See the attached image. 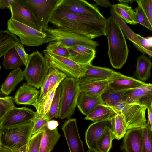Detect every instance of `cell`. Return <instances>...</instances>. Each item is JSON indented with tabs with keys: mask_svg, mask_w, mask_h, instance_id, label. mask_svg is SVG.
<instances>
[{
	"mask_svg": "<svg viewBox=\"0 0 152 152\" xmlns=\"http://www.w3.org/2000/svg\"><path fill=\"white\" fill-rule=\"evenodd\" d=\"M107 19L74 14L59 6L54 10L49 22L58 28L68 30L92 39L105 36Z\"/></svg>",
	"mask_w": 152,
	"mask_h": 152,
	"instance_id": "6da1fadb",
	"label": "cell"
},
{
	"mask_svg": "<svg viewBox=\"0 0 152 152\" xmlns=\"http://www.w3.org/2000/svg\"><path fill=\"white\" fill-rule=\"evenodd\" d=\"M105 33L110 64L113 68L120 69L127 60L129 50L123 31L111 15L107 19Z\"/></svg>",
	"mask_w": 152,
	"mask_h": 152,
	"instance_id": "7a4b0ae2",
	"label": "cell"
},
{
	"mask_svg": "<svg viewBox=\"0 0 152 152\" xmlns=\"http://www.w3.org/2000/svg\"><path fill=\"white\" fill-rule=\"evenodd\" d=\"M60 98L58 118L70 119L77 106L80 93L79 79L66 77L59 86Z\"/></svg>",
	"mask_w": 152,
	"mask_h": 152,
	"instance_id": "3957f363",
	"label": "cell"
},
{
	"mask_svg": "<svg viewBox=\"0 0 152 152\" xmlns=\"http://www.w3.org/2000/svg\"><path fill=\"white\" fill-rule=\"evenodd\" d=\"M32 120L22 124L0 127V145L11 149L27 145L31 137Z\"/></svg>",
	"mask_w": 152,
	"mask_h": 152,
	"instance_id": "277c9868",
	"label": "cell"
},
{
	"mask_svg": "<svg viewBox=\"0 0 152 152\" xmlns=\"http://www.w3.org/2000/svg\"><path fill=\"white\" fill-rule=\"evenodd\" d=\"M50 68L44 56L39 51L29 54L28 63L23 71L26 83L39 89L43 84Z\"/></svg>",
	"mask_w": 152,
	"mask_h": 152,
	"instance_id": "5b68a950",
	"label": "cell"
},
{
	"mask_svg": "<svg viewBox=\"0 0 152 152\" xmlns=\"http://www.w3.org/2000/svg\"><path fill=\"white\" fill-rule=\"evenodd\" d=\"M111 107L123 118L126 125L127 130L143 128L145 126L146 124V107L121 101Z\"/></svg>",
	"mask_w": 152,
	"mask_h": 152,
	"instance_id": "8992f818",
	"label": "cell"
},
{
	"mask_svg": "<svg viewBox=\"0 0 152 152\" xmlns=\"http://www.w3.org/2000/svg\"><path fill=\"white\" fill-rule=\"evenodd\" d=\"M30 10L43 31L48 27L51 16L59 6L61 0H18Z\"/></svg>",
	"mask_w": 152,
	"mask_h": 152,
	"instance_id": "52a82bcc",
	"label": "cell"
},
{
	"mask_svg": "<svg viewBox=\"0 0 152 152\" xmlns=\"http://www.w3.org/2000/svg\"><path fill=\"white\" fill-rule=\"evenodd\" d=\"M7 29L18 36L20 43L28 46H39L45 43L47 35L30 26L11 19L7 23Z\"/></svg>",
	"mask_w": 152,
	"mask_h": 152,
	"instance_id": "ba28073f",
	"label": "cell"
},
{
	"mask_svg": "<svg viewBox=\"0 0 152 152\" xmlns=\"http://www.w3.org/2000/svg\"><path fill=\"white\" fill-rule=\"evenodd\" d=\"M43 31L47 35L44 43L59 40L68 47L77 45H90L96 48L99 45L96 41L66 29L48 27Z\"/></svg>",
	"mask_w": 152,
	"mask_h": 152,
	"instance_id": "9c48e42d",
	"label": "cell"
},
{
	"mask_svg": "<svg viewBox=\"0 0 152 152\" xmlns=\"http://www.w3.org/2000/svg\"><path fill=\"white\" fill-rule=\"evenodd\" d=\"M45 58L50 67L56 68L68 77L79 79L84 75L86 69L69 58L43 51Z\"/></svg>",
	"mask_w": 152,
	"mask_h": 152,
	"instance_id": "30bf717a",
	"label": "cell"
},
{
	"mask_svg": "<svg viewBox=\"0 0 152 152\" xmlns=\"http://www.w3.org/2000/svg\"><path fill=\"white\" fill-rule=\"evenodd\" d=\"M59 6L65 11L80 15L95 18L104 17L97 7L84 0H61Z\"/></svg>",
	"mask_w": 152,
	"mask_h": 152,
	"instance_id": "8fae6325",
	"label": "cell"
},
{
	"mask_svg": "<svg viewBox=\"0 0 152 152\" xmlns=\"http://www.w3.org/2000/svg\"><path fill=\"white\" fill-rule=\"evenodd\" d=\"M122 101L145 107L147 109L152 104V84L147 83L139 87L127 90Z\"/></svg>",
	"mask_w": 152,
	"mask_h": 152,
	"instance_id": "7c38bea8",
	"label": "cell"
},
{
	"mask_svg": "<svg viewBox=\"0 0 152 152\" xmlns=\"http://www.w3.org/2000/svg\"><path fill=\"white\" fill-rule=\"evenodd\" d=\"M36 112L26 107H14L9 110L0 118V127L15 125L32 120Z\"/></svg>",
	"mask_w": 152,
	"mask_h": 152,
	"instance_id": "4fadbf2b",
	"label": "cell"
},
{
	"mask_svg": "<svg viewBox=\"0 0 152 152\" xmlns=\"http://www.w3.org/2000/svg\"><path fill=\"white\" fill-rule=\"evenodd\" d=\"M62 129L70 152H85L83 142L79 134L75 118L69 119L64 124Z\"/></svg>",
	"mask_w": 152,
	"mask_h": 152,
	"instance_id": "5bb4252c",
	"label": "cell"
},
{
	"mask_svg": "<svg viewBox=\"0 0 152 152\" xmlns=\"http://www.w3.org/2000/svg\"><path fill=\"white\" fill-rule=\"evenodd\" d=\"M10 10L11 19L40 31H43L31 12L20 3L18 0H13Z\"/></svg>",
	"mask_w": 152,
	"mask_h": 152,
	"instance_id": "9a60e30c",
	"label": "cell"
},
{
	"mask_svg": "<svg viewBox=\"0 0 152 152\" xmlns=\"http://www.w3.org/2000/svg\"><path fill=\"white\" fill-rule=\"evenodd\" d=\"M109 129L112 130L111 118L97 121L90 124L85 133L86 143L88 148L97 150V141Z\"/></svg>",
	"mask_w": 152,
	"mask_h": 152,
	"instance_id": "2e32d148",
	"label": "cell"
},
{
	"mask_svg": "<svg viewBox=\"0 0 152 152\" xmlns=\"http://www.w3.org/2000/svg\"><path fill=\"white\" fill-rule=\"evenodd\" d=\"M86 69L79 81L89 80L110 81L121 75L122 74L110 69L95 66L91 64L83 65Z\"/></svg>",
	"mask_w": 152,
	"mask_h": 152,
	"instance_id": "e0dca14e",
	"label": "cell"
},
{
	"mask_svg": "<svg viewBox=\"0 0 152 152\" xmlns=\"http://www.w3.org/2000/svg\"><path fill=\"white\" fill-rule=\"evenodd\" d=\"M69 58L83 66L91 64L96 57L95 48L92 46L77 45L68 47Z\"/></svg>",
	"mask_w": 152,
	"mask_h": 152,
	"instance_id": "ac0fdd59",
	"label": "cell"
},
{
	"mask_svg": "<svg viewBox=\"0 0 152 152\" xmlns=\"http://www.w3.org/2000/svg\"><path fill=\"white\" fill-rule=\"evenodd\" d=\"M122 148L125 152H143V128L127 130Z\"/></svg>",
	"mask_w": 152,
	"mask_h": 152,
	"instance_id": "d6986e66",
	"label": "cell"
},
{
	"mask_svg": "<svg viewBox=\"0 0 152 152\" xmlns=\"http://www.w3.org/2000/svg\"><path fill=\"white\" fill-rule=\"evenodd\" d=\"M27 83H23L17 90L14 96L15 102L18 104L31 105L37 103L40 91Z\"/></svg>",
	"mask_w": 152,
	"mask_h": 152,
	"instance_id": "ffe728a7",
	"label": "cell"
},
{
	"mask_svg": "<svg viewBox=\"0 0 152 152\" xmlns=\"http://www.w3.org/2000/svg\"><path fill=\"white\" fill-rule=\"evenodd\" d=\"M104 104L101 96L91 95L80 92L78 97L77 106L84 115L87 116L98 106Z\"/></svg>",
	"mask_w": 152,
	"mask_h": 152,
	"instance_id": "44dd1931",
	"label": "cell"
},
{
	"mask_svg": "<svg viewBox=\"0 0 152 152\" xmlns=\"http://www.w3.org/2000/svg\"><path fill=\"white\" fill-rule=\"evenodd\" d=\"M146 83L122 74L109 81V88L118 91L128 90L141 86Z\"/></svg>",
	"mask_w": 152,
	"mask_h": 152,
	"instance_id": "7402d4cb",
	"label": "cell"
},
{
	"mask_svg": "<svg viewBox=\"0 0 152 152\" xmlns=\"http://www.w3.org/2000/svg\"><path fill=\"white\" fill-rule=\"evenodd\" d=\"M24 77L23 72L20 67L12 71L2 84L1 92L6 95H9Z\"/></svg>",
	"mask_w": 152,
	"mask_h": 152,
	"instance_id": "603a6c76",
	"label": "cell"
},
{
	"mask_svg": "<svg viewBox=\"0 0 152 152\" xmlns=\"http://www.w3.org/2000/svg\"><path fill=\"white\" fill-rule=\"evenodd\" d=\"M108 80H89L79 81L80 92L91 95H100L109 87Z\"/></svg>",
	"mask_w": 152,
	"mask_h": 152,
	"instance_id": "cb8c5ba5",
	"label": "cell"
},
{
	"mask_svg": "<svg viewBox=\"0 0 152 152\" xmlns=\"http://www.w3.org/2000/svg\"><path fill=\"white\" fill-rule=\"evenodd\" d=\"M152 62L149 58L144 54L139 56L137 60L134 75L137 80L144 82L151 76Z\"/></svg>",
	"mask_w": 152,
	"mask_h": 152,
	"instance_id": "d4e9b609",
	"label": "cell"
},
{
	"mask_svg": "<svg viewBox=\"0 0 152 152\" xmlns=\"http://www.w3.org/2000/svg\"><path fill=\"white\" fill-rule=\"evenodd\" d=\"M61 137L57 128L50 130L46 127L43 131L40 152H50Z\"/></svg>",
	"mask_w": 152,
	"mask_h": 152,
	"instance_id": "484cf974",
	"label": "cell"
},
{
	"mask_svg": "<svg viewBox=\"0 0 152 152\" xmlns=\"http://www.w3.org/2000/svg\"><path fill=\"white\" fill-rule=\"evenodd\" d=\"M20 40L8 30L0 31V57L20 43Z\"/></svg>",
	"mask_w": 152,
	"mask_h": 152,
	"instance_id": "4316f807",
	"label": "cell"
},
{
	"mask_svg": "<svg viewBox=\"0 0 152 152\" xmlns=\"http://www.w3.org/2000/svg\"><path fill=\"white\" fill-rule=\"evenodd\" d=\"M117 114L111 107L104 104L98 106L84 118L93 121L111 118Z\"/></svg>",
	"mask_w": 152,
	"mask_h": 152,
	"instance_id": "83f0119b",
	"label": "cell"
},
{
	"mask_svg": "<svg viewBox=\"0 0 152 152\" xmlns=\"http://www.w3.org/2000/svg\"><path fill=\"white\" fill-rule=\"evenodd\" d=\"M110 12L119 26L126 38L130 41L137 49L139 47L140 42L137 34L134 32L118 15L115 10L114 4L110 8Z\"/></svg>",
	"mask_w": 152,
	"mask_h": 152,
	"instance_id": "f1b7e54d",
	"label": "cell"
},
{
	"mask_svg": "<svg viewBox=\"0 0 152 152\" xmlns=\"http://www.w3.org/2000/svg\"><path fill=\"white\" fill-rule=\"evenodd\" d=\"M127 90L118 91L108 87L101 95L104 104L112 107L122 101L123 96Z\"/></svg>",
	"mask_w": 152,
	"mask_h": 152,
	"instance_id": "f546056e",
	"label": "cell"
},
{
	"mask_svg": "<svg viewBox=\"0 0 152 152\" xmlns=\"http://www.w3.org/2000/svg\"><path fill=\"white\" fill-rule=\"evenodd\" d=\"M7 69H15L24 65V63L15 48L9 50L4 55L2 63Z\"/></svg>",
	"mask_w": 152,
	"mask_h": 152,
	"instance_id": "4dcf8cb0",
	"label": "cell"
},
{
	"mask_svg": "<svg viewBox=\"0 0 152 152\" xmlns=\"http://www.w3.org/2000/svg\"><path fill=\"white\" fill-rule=\"evenodd\" d=\"M115 10L119 16L126 23L136 25L135 21V12L132 7L123 3L114 4Z\"/></svg>",
	"mask_w": 152,
	"mask_h": 152,
	"instance_id": "1f68e13d",
	"label": "cell"
},
{
	"mask_svg": "<svg viewBox=\"0 0 152 152\" xmlns=\"http://www.w3.org/2000/svg\"><path fill=\"white\" fill-rule=\"evenodd\" d=\"M112 131L114 139L119 140L123 137L127 131L126 125L121 116L117 114L111 118Z\"/></svg>",
	"mask_w": 152,
	"mask_h": 152,
	"instance_id": "d6a6232c",
	"label": "cell"
},
{
	"mask_svg": "<svg viewBox=\"0 0 152 152\" xmlns=\"http://www.w3.org/2000/svg\"><path fill=\"white\" fill-rule=\"evenodd\" d=\"M45 50L58 56L68 58L69 56L68 47L59 40L49 42Z\"/></svg>",
	"mask_w": 152,
	"mask_h": 152,
	"instance_id": "836d02e7",
	"label": "cell"
},
{
	"mask_svg": "<svg viewBox=\"0 0 152 152\" xmlns=\"http://www.w3.org/2000/svg\"><path fill=\"white\" fill-rule=\"evenodd\" d=\"M59 85V84L56 85L52 89L49 91L45 99L37 107L36 109V116L42 117L47 114L51 105L56 91Z\"/></svg>",
	"mask_w": 152,
	"mask_h": 152,
	"instance_id": "e575fe53",
	"label": "cell"
},
{
	"mask_svg": "<svg viewBox=\"0 0 152 152\" xmlns=\"http://www.w3.org/2000/svg\"><path fill=\"white\" fill-rule=\"evenodd\" d=\"M114 139L112 130L106 131L98 140L96 144L97 150L102 152H109Z\"/></svg>",
	"mask_w": 152,
	"mask_h": 152,
	"instance_id": "d590c367",
	"label": "cell"
},
{
	"mask_svg": "<svg viewBox=\"0 0 152 152\" xmlns=\"http://www.w3.org/2000/svg\"><path fill=\"white\" fill-rule=\"evenodd\" d=\"M50 86L49 91L57 85L59 84L67 77L64 73L56 68L50 67L49 72Z\"/></svg>",
	"mask_w": 152,
	"mask_h": 152,
	"instance_id": "8d00e7d4",
	"label": "cell"
},
{
	"mask_svg": "<svg viewBox=\"0 0 152 152\" xmlns=\"http://www.w3.org/2000/svg\"><path fill=\"white\" fill-rule=\"evenodd\" d=\"M60 98L59 86L56 89L51 105L46 115L50 120L54 118H58Z\"/></svg>",
	"mask_w": 152,
	"mask_h": 152,
	"instance_id": "74e56055",
	"label": "cell"
},
{
	"mask_svg": "<svg viewBox=\"0 0 152 152\" xmlns=\"http://www.w3.org/2000/svg\"><path fill=\"white\" fill-rule=\"evenodd\" d=\"M143 152H152V129L148 121L143 128Z\"/></svg>",
	"mask_w": 152,
	"mask_h": 152,
	"instance_id": "f35d334b",
	"label": "cell"
},
{
	"mask_svg": "<svg viewBox=\"0 0 152 152\" xmlns=\"http://www.w3.org/2000/svg\"><path fill=\"white\" fill-rule=\"evenodd\" d=\"M50 120L46 115L42 117H38L35 115L32 120L33 126L31 136L43 131L47 127L48 122Z\"/></svg>",
	"mask_w": 152,
	"mask_h": 152,
	"instance_id": "ab89813d",
	"label": "cell"
},
{
	"mask_svg": "<svg viewBox=\"0 0 152 152\" xmlns=\"http://www.w3.org/2000/svg\"><path fill=\"white\" fill-rule=\"evenodd\" d=\"M137 3L138 7L136 8L135 10V21L136 23H139L148 29L152 31V28L143 11L141 6L138 1Z\"/></svg>",
	"mask_w": 152,
	"mask_h": 152,
	"instance_id": "60d3db41",
	"label": "cell"
},
{
	"mask_svg": "<svg viewBox=\"0 0 152 152\" xmlns=\"http://www.w3.org/2000/svg\"><path fill=\"white\" fill-rule=\"evenodd\" d=\"M14 102V97L11 96L0 98V118L9 110L16 107Z\"/></svg>",
	"mask_w": 152,
	"mask_h": 152,
	"instance_id": "b9f144b4",
	"label": "cell"
},
{
	"mask_svg": "<svg viewBox=\"0 0 152 152\" xmlns=\"http://www.w3.org/2000/svg\"><path fill=\"white\" fill-rule=\"evenodd\" d=\"M42 132L31 136L27 144V152H40Z\"/></svg>",
	"mask_w": 152,
	"mask_h": 152,
	"instance_id": "7bdbcfd3",
	"label": "cell"
},
{
	"mask_svg": "<svg viewBox=\"0 0 152 152\" xmlns=\"http://www.w3.org/2000/svg\"><path fill=\"white\" fill-rule=\"evenodd\" d=\"M136 35L140 42L137 50L144 55L148 52L152 53V37L145 38L137 34Z\"/></svg>",
	"mask_w": 152,
	"mask_h": 152,
	"instance_id": "ee69618b",
	"label": "cell"
},
{
	"mask_svg": "<svg viewBox=\"0 0 152 152\" xmlns=\"http://www.w3.org/2000/svg\"><path fill=\"white\" fill-rule=\"evenodd\" d=\"M50 86V77L48 73L43 84L41 87L39 95L37 99V103L34 106L36 109L47 96L49 92Z\"/></svg>",
	"mask_w": 152,
	"mask_h": 152,
	"instance_id": "f6af8a7d",
	"label": "cell"
},
{
	"mask_svg": "<svg viewBox=\"0 0 152 152\" xmlns=\"http://www.w3.org/2000/svg\"><path fill=\"white\" fill-rule=\"evenodd\" d=\"M147 17L152 28V0H137Z\"/></svg>",
	"mask_w": 152,
	"mask_h": 152,
	"instance_id": "bcb514c9",
	"label": "cell"
},
{
	"mask_svg": "<svg viewBox=\"0 0 152 152\" xmlns=\"http://www.w3.org/2000/svg\"><path fill=\"white\" fill-rule=\"evenodd\" d=\"M14 48L23 61L25 66H26L29 61V54L25 52L23 45L20 43L16 45Z\"/></svg>",
	"mask_w": 152,
	"mask_h": 152,
	"instance_id": "7dc6e473",
	"label": "cell"
},
{
	"mask_svg": "<svg viewBox=\"0 0 152 152\" xmlns=\"http://www.w3.org/2000/svg\"><path fill=\"white\" fill-rule=\"evenodd\" d=\"M13 0H0V7L4 10L6 8L10 10L11 6Z\"/></svg>",
	"mask_w": 152,
	"mask_h": 152,
	"instance_id": "c3c4849f",
	"label": "cell"
},
{
	"mask_svg": "<svg viewBox=\"0 0 152 152\" xmlns=\"http://www.w3.org/2000/svg\"><path fill=\"white\" fill-rule=\"evenodd\" d=\"M96 4L106 8H111L113 4L108 0H94Z\"/></svg>",
	"mask_w": 152,
	"mask_h": 152,
	"instance_id": "681fc988",
	"label": "cell"
},
{
	"mask_svg": "<svg viewBox=\"0 0 152 152\" xmlns=\"http://www.w3.org/2000/svg\"><path fill=\"white\" fill-rule=\"evenodd\" d=\"M59 125L58 122L55 120H50L47 124V128L50 130H53L57 128Z\"/></svg>",
	"mask_w": 152,
	"mask_h": 152,
	"instance_id": "f907efd6",
	"label": "cell"
},
{
	"mask_svg": "<svg viewBox=\"0 0 152 152\" xmlns=\"http://www.w3.org/2000/svg\"><path fill=\"white\" fill-rule=\"evenodd\" d=\"M148 113V121L151 128L152 129V104L150 107L147 109Z\"/></svg>",
	"mask_w": 152,
	"mask_h": 152,
	"instance_id": "816d5d0a",
	"label": "cell"
},
{
	"mask_svg": "<svg viewBox=\"0 0 152 152\" xmlns=\"http://www.w3.org/2000/svg\"><path fill=\"white\" fill-rule=\"evenodd\" d=\"M27 145L20 148L12 149L13 152H27Z\"/></svg>",
	"mask_w": 152,
	"mask_h": 152,
	"instance_id": "f5cc1de1",
	"label": "cell"
},
{
	"mask_svg": "<svg viewBox=\"0 0 152 152\" xmlns=\"http://www.w3.org/2000/svg\"><path fill=\"white\" fill-rule=\"evenodd\" d=\"M0 152H13L12 149L0 145Z\"/></svg>",
	"mask_w": 152,
	"mask_h": 152,
	"instance_id": "db71d44e",
	"label": "cell"
},
{
	"mask_svg": "<svg viewBox=\"0 0 152 152\" xmlns=\"http://www.w3.org/2000/svg\"><path fill=\"white\" fill-rule=\"evenodd\" d=\"M120 3L125 4H132L134 1H136V0H118Z\"/></svg>",
	"mask_w": 152,
	"mask_h": 152,
	"instance_id": "11a10c76",
	"label": "cell"
},
{
	"mask_svg": "<svg viewBox=\"0 0 152 152\" xmlns=\"http://www.w3.org/2000/svg\"><path fill=\"white\" fill-rule=\"evenodd\" d=\"M87 152H102L98 150L94 149L91 148H88Z\"/></svg>",
	"mask_w": 152,
	"mask_h": 152,
	"instance_id": "9f6ffc18",
	"label": "cell"
},
{
	"mask_svg": "<svg viewBox=\"0 0 152 152\" xmlns=\"http://www.w3.org/2000/svg\"><path fill=\"white\" fill-rule=\"evenodd\" d=\"M147 54L150 57L152 58V53H150L148 52L147 53Z\"/></svg>",
	"mask_w": 152,
	"mask_h": 152,
	"instance_id": "6f0895ef",
	"label": "cell"
}]
</instances>
